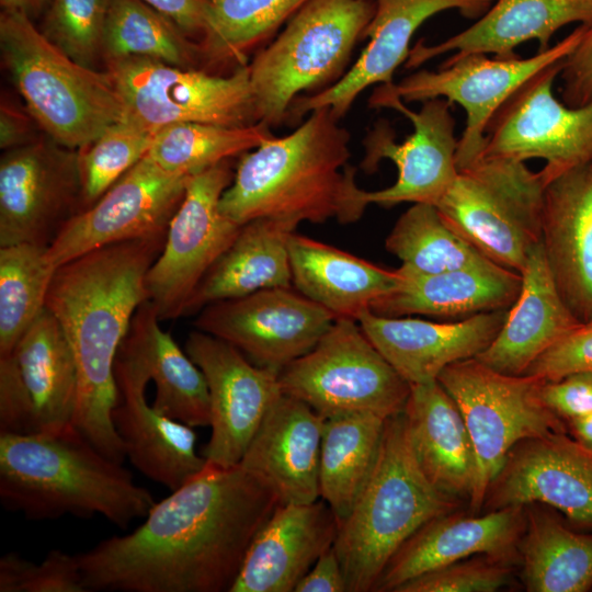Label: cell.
I'll return each instance as SVG.
<instances>
[{
    "instance_id": "cell-1",
    "label": "cell",
    "mask_w": 592,
    "mask_h": 592,
    "mask_svg": "<svg viewBox=\"0 0 592 592\" xmlns=\"http://www.w3.org/2000/svg\"><path fill=\"white\" fill-rule=\"evenodd\" d=\"M280 501L241 465L206 464L123 536L78 554L87 591L230 592Z\"/></svg>"
},
{
    "instance_id": "cell-2",
    "label": "cell",
    "mask_w": 592,
    "mask_h": 592,
    "mask_svg": "<svg viewBox=\"0 0 592 592\" xmlns=\"http://www.w3.org/2000/svg\"><path fill=\"white\" fill-rule=\"evenodd\" d=\"M166 236L109 244L58 266L46 296L77 366L73 426L121 464L126 455L112 420L118 400L114 365L135 312L148 300L146 276Z\"/></svg>"
},
{
    "instance_id": "cell-3",
    "label": "cell",
    "mask_w": 592,
    "mask_h": 592,
    "mask_svg": "<svg viewBox=\"0 0 592 592\" xmlns=\"http://www.w3.org/2000/svg\"><path fill=\"white\" fill-rule=\"evenodd\" d=\"M308 114L292 133L241 155L219 203L226 217L240 226L257 218L350 224L362 217L350 133L326 107Z\"/></svg>"
},
{
    "instance_id": "cell-4",
    "label": "cell",
    "mask_w": 592,
    "mask_h": 592,
    "mask_svg": "<svg viewBox=\"0 0 592 592\" xmlns=\"http://www.w3.org/2000/svg\"><path fill=\"white\" fill-rule=\"evenodd\" d=\"M75 426L60 433H0V500L31 520L101 515L125 530L155 498Z\"/></svg>"
},
{
    "instance_id": "cell-5",
    "label": "cell",
    "mask_w": 592,
    "mask_h": 592,
    "mask_svg": "<svg viewBox=\"0 0 592 592\" xmlns=\"http://www.w3.org/2000/svg\"><path fill=\"white\" fill-rule=\"evenodd\" d=\"M456 506L418 465L403 413L388 418L373 474L333 544L348 592L374 591L398 549L426 522Z\"/></svg>"
},
{
    "instance_id": "cell-6",
    "label": "cell",
    "mask_w": 592,
    "mask_h": 592,
    "mask_svg": "<svg viewBox=\"0 0 592 592\" xmlns=\"http://www.w3.org/2000/svg\"><path fill=\"white\" fill-rule=\"evenodd\" d=\"M0 44L29 112L56 144L81 150L124 118L110 72L77 62L26 14L1 12Z\"/></svg>"
},
{
    "instance_id": "cell-7",
    "label": "cell",
    "mask_w": 592,
    "mask_h": 592,
    "mask_svg": "<svg viewBox=\"0 0 592 592\" xmlns=\"http://www.w3.org/2000/svg\"><path fill=\"white\" fill-rule=\"evenodd\" d=\"M375 11V0H308L248 64L258 121L287 119L303 92L337 82Z\"/></svg>"
},
{
    "instance_id": "cell-8",
    "label": "cell",
    "mask_w": 592,
    "mask_h": 592,
    "mask_svg": "<svg viewBox=\"0 0 592 592\" xmlns=\"http://www.w3.org/2000/svg\"><path fill=\"white\" fill-rule=\"evenodd\" d=\"M544 190L540 171L525 162L482 156L458 170L435 206L485 257L521 274L542 239Z\"/></svg>"
},
{
    "instance_id": "cell-9",
    "label": "cell",
    "mask_w": 592,
    "mask_h": 592,
    "mask_svg": "<svg viewBox=\"0 0 592 592\" xmlns=\"http://www.w3.org/2000/svg\"><path fill=\"white\" fill-rule=\"evenodd\" d=\"M437 380L457 405L474 445L477 478L468 502L478 514L509 452L524 440L567 432V425L543 403L545 379L538 376L503 374L471 357L446 366Z\"/></svg>"
},
{
    "instance_id": "cell-10",
    "label": "cell",
    "mask_w": 592,
    "mask_h": 592,
    "mask_svg": "<svg viewBox=\"0 0 592 592\" xmlns=\"http://www.w3.org/2000/svg\"><path fill=\"white\" fill-rule=\"evenodd\" d=\"M284 394L309 405L323 419L403 412L410 385L374 346L354 319H335L318 343L283 368Z\"/></svg>"
},
{
    "instance_id": "cell-11",
    "label": "cell",
    "mask_w": 592,
    "mask_h": 592,
    "mask_svg": "<svg viewBox=\"0 0 592 592\" xmlns=\"http://www.w3.org/2000/svg\"><path fill=\"white\" fill-rule=\"evenodd\" d=\"M109 72L122 98L124 117L148 129L189 122L234 127L260 123L248 64L219 76L127 57L109 60Z\"/></svg>"
},
{
    "instance_id": "cell-12",
    "label": "cell",
    "mask_w": 592,
    "mask_h": 592,
    "mask_svg": "<svg viewBox=\"0 0 592 592\" xmlns=\"http://www.w3.org/2000/svg\"><path fill=\"white\" fill-rule=\"evenodd\" d=\"M585 27L587 24L579 25L563 39L527 58L454 54L436 71L418 70L398 83L385 86L405 103L442 98L465 110L466 124L456 155L460 170L482 156L488 125L499 109L538 71L566 59L580 43Z\"/></svg>"
},
{
    "instance_id": "cell-13",
    "label": "cell",
    "mask_w": 592,
    "mask_h": 592,
    "mask_svg": "<svg viewBox=\"0 0 592 592\" xmlns=\"http://www.w3.org/2000/svg\"><path fill=\"white\" fill-rule=\"evenodd\" d=\"M372 107H386L402 113L413 132L398 143L394 129L385 122L373 127L364 140L361 167L376 171L384 159L397 167L394 184L377 191H361L362 202L391 207L401 203L436 205L453 185L457 173L458 138L451 103L442 98L422 102L418 112L411 111L385 84L376 88L369 98Z\"/></svg>"
},
{
    "instance_id": "cell-14",
    "label": "cell",
    "mask_w": 592,
    "mask_h": 592,
    "mask_svg": "<svg viewBox=\"0 0 592 592\" xmlns=\"http://www.w3.org/2000/svg\"><path fill=\"white\" fill-rule=\"evenodd\" d=\"M229 162L217 163L189 179L163 248L148 270V300L160 320L184 316L195 288L239 234L241 226L219 208L235 175Z\"/></svg>"
},
{
    "instance_id": "cell-15",
    "label": "cell",
    "mask_w": 592,
    "mask_h": 592,
    "mask_svg": "<svg viewBox=\"0 0 592 592\" xmlns=\"http://www.w3.org/2000/svg\"><path fill=\"white\" fill-rule=\"evenodd\" d=\"M563 60L538 71L499 109L487 128L483 157L543 159L545 184L592 162V101L569 106L554 94Z\"/></svg>"
},
{
    "instance_id": "cell-16",
    "label": "cell",
    "mask_w": 592,
    "mask_h": 592,
    "mask_svg": "<svg viewBox=\"0 0 592 592\" xmlns=\"http://www.w3.org/2000/svg\"><path fill=\"white\" fill-rule=\"evenodd\" d=\"M190 178L145 157L61 227L47 247L49 263L57 269L95 249L166 232Z\"/></svg>"
},
{
    "instance_id": "cell-17",
    "label": "cell",
    "mask_w": 592,
    "mask_h": 592,
    "mask_svg": "<svg viewBox=\"0 0 592 592\" xmlns=\"http://www.w3.org/2000/svg\"><path fill=\"white\" fill-rule=\"evenodd\" d=\"M334 320L298 291L275 287L209 304L198 311L195 326L280 374L308 353Z\"/></svg>"
},
{
    "instance_id": "cell-18",
    "label": "cell",
    "mask_w": 592,
    "mask_h": 592,
    "mask_svg": "<svg viewBox=\"0 0 592 592\" xmlns=\"http://www.w3.org/2000/svg\"><path fill=\"white\" fill-rule=\"evenodd\" d=\"M185 352L204 374L210 401L212 429L202 456L206 464H240L273 402L282 395L278 373L252 363L228 342L192 331Z\"/></svg>"
},
{
    "instance_id": "cell-19",
    "label": "cell",
    "mask_w": 592,
    "mask_h": 592,
    "mask_svg": "<svg viewBox=\"0 0 592 592\" xmlns=\"http://www.w3.org/2000/svg\"><path fill=\"white\" fill-rule=\"evenodd\" d=\"M79 201L83 205L78 156L32 141L7 150L0 161V247H48L80 212Z\"/></svg>"
},
{
    "instance_id": "cell-20",
    "label": "cell",
    "mask_w": 592,
    "mask_h": 592,
    "mask_svg": "<svg viewBox=\"0 0 592 592\" xmlns=\"http://www.w3.org/2000/svg\"><path fill=\"white\" fill-rule=\"evenodd\" d=\"M530 504L555 509L592 531V448L568 431L516 444L489 486L482 509Z\"/></svg>"
},
{
    "instance_id": "cell-21",
    "label": "cell",
    "mask_w": 592,
    "mask_h": 592,
    "mask_svg": "<svg viewBox=\"0 0 592 592\" xmlns=\"http://www.w3.org/2000/svg\"><path fill=\"white\" fill-rule=\"evenodd\" d=\"M493 0H375V11L364 38L367 45L357 60L333 84L308 95L298 96L287 118L298 119L320 107L340 119L356 98L374 84H391L397 68L406 62L410 42L430 18L455 9L468 19H479Z\"/></svg>"
},
{
    "instance_id": "cell-22",
    "label": "cell",
    "mask_w": 592,
    "mask_h": 592,
    "mask_svg": "<svg viewBox=\"0 0 592 592\" xmlns=\"http://www.w3.org/2000/svg\"><path fill=\"white\" fill-rule=\"evenodd\" d=\"M118 400L112 413L126 457L149 479L171 491L203 470L194 428L159 412L146 400L150 380L136 352L123 341L114 365Z\"/></svg>"
},
{
    "instance_id": "cell-23",
    "label": "cell",
    "mask_w": 592,
    "mask_h": 592,
    "mask_svg": "<svg viewBox=\"0 0 592 592\" xmlns=\"http://www.w3.org/2000/svg\"><path fill=\"white\" fill-rule=\"evenodd\" d=\"M525 522V506L485 511L481 515L453 511L434 517L398 549L374 591L395 592L413 578L476 555L514 563L519 561Z\"/></svg>"
},
{
    "instance_id": "cell-24",
    "label": "cell",
    "mask_w": 592,
    "mask_h": 592,
    "mask_svg": "<svg viewBox=\"0 0 592 592\" xmlns=\"http://www.w3.org/2000/svg\"><path fill=\"white\" fill-rule=\"evenodd\" d=\"M509 309L476 314L458 322H432L364 311L363 332L409 384L437 380L448 365L476 357L494 340Z\"/></svg>"
},
{
    "instance_id": "cell-25",
    "label": "cell",
    "mask_w": 592,
    "mask_h": 592,
    "mask_svg": "<svg viewBox=\"0 0 592 592\" xmlns=\"http://www.w3.org/2000/svg\"><path fill=\"white\" fill-rule=\"evenodd\" d=\"M339 522L322 500L280 503L253 537L230 592H294L334 544Z\"/></svg>"
},
{
    "instance_id": "cell-26",
    "label": "cell",
    "mask_w": 592,
    "mask_h": 592,
    "mask_svg": "<svg viewBox=\"0 0 592 592\" xmlns=\"http://www.w3.org/2000/svg\"><path fill=\"white\" fill-rule=\"evenodd\" d=\"M540 242L565 303L592 320V162L545 184Z\"/></svg>"
},
{
    "instance_id": "cell-27",
    "label": "cell",
    "mask_w": 592,
    "mask_h": 592,
    "mask_svg": "<svg viewBox=\"0 0 592 592\" xmlns=\"http://www.w3.org/2000/svg\"><path fill=\"white\" fill-rule=\"evenodd\" d=\"M325 419L306 402L282 392L273 402L241 462L280 503L319 497V460Z\"/></svg>"
},
{
    "instance_id": "cell-28",
    "label": "cell",
    "mask_w": 592,
    "mask_h": 592,
    "mask_svg": "<svg viewBox=\"0 0 592 592\" xmlns=\"http://www.w3.org/2000/svg\"><path fill=\"white\" fill-rule=\"evenodd\" d=\"M522 286L494 340L476 358L508 375H523L548 349L581 321L561 297L542 242L530 252Z\"/></svg>"
},
{
    "instance_id": "cell-29",
    "label": "cell",
    "mask_w": 592,
    "mask_h": 592,
    "mask_svg": "<svg viewBox=\"0 0 592 592\" xmlns=\"http://www.w3.org/2000/svg\"><path fill=\"white\" fill-rule=\"evenodd\" d=\"M402 413L412 452L428 480L443 494L469 501L477 460L453 398L439 380L410 385Z\"/></svg>"
},
{
    "instance_id": "cell-30",
    "label": "cell",
    "mask_w": 592,
    "mask_h": 592,
    "mask_svg": "<svg viewBox=\"0 0 592 592\" xmlns=\"http://www.w3.org/2000/svg\"><path fill=\"white\" fill-rule=\"evenodd\" d=\"M576 22H592V0H498L466 30L433 45L420 39L405 65L418 68L449 52L514 57L515 47L533 39L545 50L559 29Z\"/></svg>"
},
{
    "instance_id": "cell-31",
    "label": "cell",
    "mask_w": 592,
    "mask_h": 592,
    "mask_svg": "<svg viewBox=\"0 0 592 592\" xmlns=\"http://www.w3.org/2000/svg\"><path fill=\"white\" fill-rule=\"evenodd\" d=\"M400 275L398 288L372 304L374 314L386 317H469L509 309L522 286L519 272L489 259L439 274Z\"/></svg>"
},
{
    "instance_id": "cell-32",
    "label": "cell",
    "mask_w": 592,
    "mask_h": 592,
    "mask_svg": "<svg viewBox=\"0 0 592 592\" xmlns=\"http://www.w3.org/2000/svg\"><path fill=\"white\" fill-rule=\"evenodd\" d=\"M293 287L335 319H354L401 283L398 270L364 259L295 231L288 240Z\"/></svg>"
},
{
    "instance_id": "cell-33",
    "label": "cell",
    "mask_w": 592,
    "mask_h": 592,
    "mask_svg": "<svg viewBox=\"0 0 592 592\" xmlns=\"http://www.w3.org/2000/svg\"><path fill=\"white\" fill-rule=\"evenodd\" d=\"M299 223L257 218L243 224L231 246L190 297L184 316L261 289L293 287L288 240Z\"/></svg>"
},
{
    "instance_id": "cell-34",
    "label": "cell",
    "mask_w": 592,
    "mask_h": 592,
    "mask_svg": "<svg viewBox=\"0 0 592 592\" xmlns=\"http://www.w3.org/2000/svg\"><path fill=\"white\" fill-rule=\"evenodd\" d=\"M12 354L32 406L34 433L54 434L73 428L77 366L60 325L46 307Z\"/></svg>"
},
{
    "instance_id": "cell-35",
    "label": "cell",
    "mask_w": 592,
    "mask_h": 592,
    "mask_svg": "<svg viewBox=\"0 0 592 592\" xmlns=\"http://www.w3.org/2000/svg\"><path fill=\"white\" fill-rule=\"evenodd\" d=\"M149 300L135 312L124 341L145 364L156 385L152 406L164 415L192 428L210 423L209 392L204 374L182 351Z\"/></svg>"
},
{
    "instance_id": "cell-36",
    "label": "cell",
    "mask_w": 592,
    "mask_h": 592,
    "mask_svg": "<svg viewBox=\"0 0 592 592\" xmlns=\"http://www.w3.org/2000/svg\"><path fill=\"white\" fill-rule=\"evenodd\" d=\"M519 544L522 581L530 592H585L592 589V533L567 526L539 504L525 506Z\"/></svg>"
},
{
    "instance_id": "cell-37",
    "label": "cell",
    "mask_w": 592,
    "mask_h": 592,
    "mask_svg": "<svg viewBox=\"0 0 592 592\" xmlns=\"http://www.w3.org/2000/svg\"><path fill=\"white\" fill-rule=\"evenodd\" d=\"M386 420L373 413L325 419L319 460V497L339 525L348 517L375 468Z\"/></svg>"
},
{
    "instance_id": "cell-38",
    "label": "cell",
    "mask_w": 592,
    "mask_h": 592,
    "mask_svg": "<svg viewBox=\"0 0 592 592\" xmlns=\"http://www.w3.org/2000/svg\"><path fill=\"white\" fill-rule=\"evenodd\" d=\"M385 247L401 261L398 271L408 275L439 274L488 259L426 203L412 204L398 218Z\"/></svg>"
},
{
    "instance_id": "cell-39",
    "label": "cell",
    "mask_w": 592,
    "mask_h": 592,
    "mask_svg": "<svg viewBox=\"0 0 592 592\" xmlns=\"http://www.w3.org/2000/svg\"><path fill=\"white\" fill-rule=\"evenodd\" d=\"M264 123L224 126L178 123L159 129L146 157L161 169L192 177L258 147L274 136Z\"/></svg>"
},
{
    "instance_id": "cell-40",
    "label": "cell",
    "mask_w": 592,
    "mask_h": 592,
    "mask_svg": "<svg viewBox=\"0 0 592 592\" xmlns=\"http://www.w3.org/2000/svg\"><path fill=\"white\" fill-rule=\"evenodd\" d=\"M308 0H206L201 54L247 65L248 54L272 37Z\"/></svg>"
},
{
    "instance_id": "cell-41",
    "label": "cell",
    "mask_w": 592,
    "mask_h": 592,
    "mask_svg": "<svg viewBox=\"0 0 592 592\" xmlns=\"http://www.w3.org/2000/svg\"><path fill=\"white\" fill-rule=\"evenodd\" d=\"M186 35L144 0H112L102 52L109 60L146 57L192 68L201 50Z\"/></svg>"
},
{
    "instance_id": "cell-42",
    "label": "cell",
    "mask_w": 592,
    "mask_h": 592,
    "mask_svg": "<svg viewBox=\"0 0 592 592\" xmlns=\"http://www.w3.org/2000/svg\"><path fill=\"white\" fill-rule=\"evenodd\" d=\"M47 247L16 243L0 247V356L16 343L43 312L56 269Z\"/></svg>"
},
{
    "instance_id": "cell-43",
    "label": "cell",
    "mask_w": 592,
    "mask_h": 592,
    "mask_svg": "<svg viewBox=\"0 0 592 592\" xmlns=\"http://www.w3.org/2000/svg\"><path fill=\"white\" fill-rule=\"evenodd\" d=\"M156 133L124 117L81 149L78 167L84 208L146 157Z\"/></svg>"
},
{
    "instance_id": "cell-44",
    "label": "cell",
    "mask_w": 592,
    "mask_h": 592,
    "mask_svg": "<svg viewBox=\"0 0 592 592\" xmlns=\"http://www.w3.org/2000/svg\"><path fill=\"white\" fill-rule=\"evenodd\" d=\"M112 0H50L43 33L77 62L91 67L103 49Z\"/></svg>"
},
{
    "instance_id": "cell-45",
    "label": "cell",
    "mask_w": 592,
    "mask_h": 592,
    "mask_svg": "<svg viewBox=\"0 0 592 592\" xmlns=\"http://www.w3.org/2000/svg\"><path fill=\"white\" fill-rule=\"evenodd\" d=\"M0 592H88L77 555L50 550L41 563L15 553L0 559Z\"/></svg>"
},
{
    "instance_id": "cell-46",
    "label": "cell",
    "mask_w": 592,
    "mask_h": 592,
    "mask_svg": "<svg viewBox=\"0 0 592 592\" xmlns=\"http://www.w3.org/2000/svg\"><path fill=\"white\" fill-rule=\"evenodd\" d=\"M512 570L510 561L478 555L413 578L395 592H493L511 582Z\"/></svg>"
},
{
    "instance_id": "cell-47",
    "label": "cell",
    "mask_w": 592,
    "mask_h": 592,
    "mask_svg": "<svg viewBox=\"0 0 592 592\" xmlns=\"http://www.w3.org/2000/svg\"><path fill=\"white\" fill-rule=\"evenodd\" d=\"M592 371V320L580 323L542 354L525 372L545 380Z\"/></svg>"
},
{
    "instance_id": "cell-48",
    "label": "cell",
    "mask_w": 592,
    "mask_h": 592,
    "mask_svg": "<svg viewBox=\"0 0 592 592\" xmlns=\"http://www.w3.org/2000/svg\"><path fill=\"white\" fill-rule=\"evenodd\" d=\"M0 433H34L32 406L12 353L0 356Z\"/></svg>"
},
{
    "instance_id": "cell-49",
    "label": "cell",
    "mask_w": 592,
    "mask_h": 592,
    "mask_svg": "<svg viewBox=\"0 0 592 592\" xmlns=\"http://www.w3.org/2000/svg\"><path fill=\"white\" fill-rule=\"evenodd\" d=\"M543 403L566 423L592 412V371L571 373L557 380H544Z\"/></svg>"
},
{
    "instance_id": "cell-50",
    "label": "cell",
    "mask_w": 592,
    "mask_h": 592,
    "mask_svg": "<svg viewBox=\"0 0 592 592\" xmlns=\"http://www.w3.org/2000/svg\"><path fill=\"white\" fill-rule=\"evenodd\" d=\"M559 77L562 81V102L581 106L592 101V22L574 48L562 62Z\"/></svg>"
},
{
    "instance_id": "cell-51",
    "label": "cell",
    "mask_w": 592,
    "mask_h": 592,
    "mask_svg": "<svg viewBox=\"0 0 592 592\" xmlns=\"http://www.w3.org/2000/svg\"><path fill=\"white\" fill-rule=\"evenodd\" d=\"M294 592H348L343 569L333 546L318 558Z\"/></svg>"
},
{
    "instance_id": "cell-52",
    "label": "cell",
    "mask_w": 592,
    "mask_h": 592,
    "mask_svg": "<svg viewBox=\"0 0 592 592\" xmlns=\"http://www.w3.org/2000/svg\"><path fill=\"white\" fill-rule=\"evenodd\" d=\"M169 19L185 34L202 35L205 24L206 0H144Z\"/></svg>"
},
{
    "instance_id": "cell-53",
    "label": "cell",
    "mask_w": 592,
    "mask_h": 592,
    "mask_svg": "<svg viewBox=\"0 0 592 592\" xmlns=\"http://www.w3.org/2000/svg\"><path fill=\"white\" fill-rule=\"evenodd\" d=\"M30 122L19 111L2 103L0 111V146L10 150L30 143Z\"/></svg>"
},
{
    "instance_id": "cell-54",
    "label": "cell",
    "mask_w": 592,
    "mask_h": 592,
    "mask_svg": "<svg viewBox=\"0 0 592 592\" xmlns=\"http://www.w3.org/2000/svg\"><path fill=\"white\" fill-rule=\"evenodd\" d=\"M50 0H0L3 11L21 12L33 19L46 10Z\"/></svg>"
},
{
    "instance_id": "cell-55",
    "label": "cell",
    "mask_w": 592,
    "mask_h": 592,
    "mask_svg": "<svg viewBox=\"0 0 592 592\" xmlns=\"http://www.w3.org/2000/svg\"><path fill=\"white\" fill-rule=\"evenodd\" d=\"M569 434L592 448V412L567 422Z\"/></svg>"
}]
</instances>
